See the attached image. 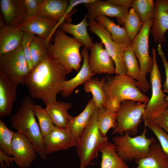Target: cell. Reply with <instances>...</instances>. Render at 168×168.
I'll list each match as a JSON object with an SVG mask.
<instances>
[{
    "label": "cell",
    "instance_id": "obj_1",
    "mask_svg": "<svg viewBox=\"0 0 168 168\" xmlns=\"http://www.w3.org/2000/svg\"><path fill=\"white\" fill-rule=\"evenodd\" d=\"M69 71L49 54L29 73L26 85L31 97L45 105L56 102Z\"/></svg>",
    "mask_w": 168,
    "mask_h": 168
},
{
    "label": "cell",
    "instance_id": "obj_2",
    "mask_svg": "<svg viewBox=\"0 0 168 168\" xmlns=\"http://www.w3.org/2000/svg\"><path fill=\"white\" fill-rule=\"evenodd\" d=\"M30 96H26L16 113L12 117L13 127L26 136L34 146L37 153L43 160L47 155L39 124L35 113L34 101Z\"/></svg>",
    "mask_w": 168,
    "mask_h": 168
},
{
    "label": "cell",
    "instance_id": "obj_3",
    "mask_svg": "<svg viewBox=\"0 0 168 168\" xmlns=\"http://www.w3.org/2000/svg\"><path fill=\"white\" fill-rule=\"evenodd\" d=\"M53 35V43L50 42L47 47L48 54L70 73L73 70L78 72L82 60L80 49L82 44L60 28L55 30Z\"/></svg>",
    "mask_w": 168,
    "mask_h": 168
},
{
    "label": "cell",
    "instance_id": "obj_4",
    "mask_svg": "<svg viewBox=\"0 0 168 168\" xmlns=\"http://www.w3.org/2000/svg\"><path fill=\"white\" fill-rule=\"evenodd\" d=\"M98 108H96L89 123L80 136L76 145L80 160L79 168H86L97 158L103 146L108 141L106 135L100 131L97 125Z\"/></svg>",
    "mask_w": 168,
    "mask_h": 168
},
{
    "label": "cell",
    "instance_id": "obj_5",
    "mask_svg": "<svg viewBox=\"0 0 168 168\" xmlns=\"http://www.w3.org/2000/svg\"><path fill=\"white\" fill-rule=\"evenodd\" d=\"M153 21L152 18L144 23L140 31L132 41L131 46L138 59L140 69V77L137 81V86L142 91H148L151 86L147 79V74L151 72L153 65L154 59L149 52V36Z\"/></svg>",
    "mask_w": 168,
    "mask_h": 168
},
{
    "label": "cell",
    "instance_id": "obj_6",
    "mask_svg": "<svg viewBox=\"0 0 168 168\" xmlns=\"http://www.w3.org/2000/svg\"><path fill=\"white\" fill-rule=\"evenodd\" d=\"M104 90L107 98L114 99L120 103L126 100L147 103L149 99L137 86V81L127 75L108 76Z\"/></svg>",
    "mask_w": 168,
    "mask_h": 168
},
{
    "label": "cell",
    "instance_id": "obj_7",
    "mask_svg": "<svg viewBox=\"0 0 168 168\" xmlns=\"http://www.w3.org/2000/svg\"><path fill=\"white\" fill-rule=\"evenodd\" d=\"M145 128L142 133L132 136L128 132L123 135L116 136L112 138L116 151L119 156L125 161H136L147 156L151 144L156 141L153 137L148 138Z\"/></svg>",
    "mask_w": 168,
    "mask_h": 168
},
{
    "label": "cell",
    "instance_id": "obj_8",
    "mask_svg": "<svg viewBox=\"0 0 168 168\" xmlns=\"http://www.w3.org/2000/svg\"><path fill=\"white\" fill-rule=\"evenodd\" d=\"M147 104L131 100L122 101L116 113L117 126L112 134L123 135L128 132L132 136H137Z\"/></svg>",
    "mask_w": 168,
    "mask_h": 168
},
{
    "label": "cell",
    "instance_id": "obj_9",
    "mask_svg": "<svg viewBox=\"0 0 168 168\" xmlns=\"http://www.w3.org/2000/svg\"><path fill=\"white\" fill-rule=\"evenodd\" d=\"M154 64L150 72V81L152 88V96L147 105L142 120L154 119L168 108V101L162 90L161 75L158 67L155 48L152 49Z\"/></svg>",
    "mask_w": 168,
    "mask_h": 168
},
{
    "label": "cell",
    "instance_id": "obj_10",
    "mask_svg": "<svg viewBox=\"0 0 168 168\" xmlns=\"http://www.w3.org/2000/svg\"><path fill=\"white\" fill-rule=\"evenodd\" d=\"M0 70L18 84L26 85L30 71L21 44L15 49L0 55Z\"/></svg>",
    "mask_w": 168,
    "mask_h": 168
},
{
    "label": "cell",
    "instance_id": "obj_11",
    "mask_svg": "<svg viewBox=\"0 0 168 168\" xmlns=\"http://www.w3.org/2000/svg\"><path fill=\"white\" fill-rule=\"evenodd\" d=\"M88 21L89 30L99 38L101 42L113 60L115 67L116 75H126V69L123 60V54L128 46L115 42L111 38L108 30L96 20Z\"/></svg>",
    "mask_w": 168,
    "mask_h": 168
},
{
    "label": "cell",
    "instance_id": "obj_12",
    "mask_svg": "<svg viewBox=\"0 0 168 168\" xmlns=\"http://www.w3.org/2000/svg\"><path fill=\"white\" fill-rule=\"evenodd\" d=\"M12 148L14 162L20 168L29 167L37 157V153L32 143L19 132L14 133Z\"/></svg>",
    "mask_w": 168,
    "mask_h": 168
},
{
    "label": "cell",
    "instance_id": "obj_13",
    "mask_svg": "<svg viewBox=\"0 0 168 168\" xmlns=\"http://www.w3.org/2000/svg\"><path fill=\"white\" fill-rule=\"evenodd\" d=\"M58 22L47 16L38 14L27 18L19 27L24 32L36 35L45 41L47 47Z\"/></svg>",
    "mask_w": 168,
    "mask_h": 168
},
{
    "label": "cell",
    "instance_id": "obj_14",
    "mask_svg": "<svg viewBox=\"0 0 168 168\" xmlns=\"http://www.w3.org/2000/svg\"><path fill=\"white\" fill-rule=\"evenodd\" d=\"M103 46L101 42H96L90 48L88 58L90 68L95 74H116L114 62Z\"/></svg>",
    "mask_w": 168,
    "mask_h": 168
},
{
    "label": "cell",
    "instance_id": "obj_15",
    "mask_svg": "<svg viewBox=\"0 0 168 168\" xmlns=\"http://www.w3.org/2000/svg\"><path fill=\"white\" fill-rule=\"evenodd\" d=\"M47 154L76 147L77 142L68 128L55 127L43 137Z\"/></svg>",
    "mask_w": 168,
    "mask_h": 168
},
{
    "label": "cell",
    "instance_id": "obj_16",
    "mask_svg": "<svg viewBox=\"0 0 168 168\" xmlns=\"http://www.w3.org/2000/svg\"><path fill=\"white\" fill-rule=\"evenodd\" d=\"M87 9L88 20H96L100 16L116 17L118 21L124 24L129 11V8L113 5L107 0H96L90 3L84 4Z\"/></svg>",
    "mask_w": 168,
    "mask_h": 168
},
{
    "label": "cell",
    "instance_id": "obj_17",
    "mask_svg": "<svg viewBox=\"0 0 168 168\" xmlns=\"http://www.w3.org/2000/svg\"><path fill=\"white\" fill-rule=\"evenodd\" d=\"M153 21L150 32L154 40L158 44L164 43L168 30V0L154 1Z\"/></svg>",
    "mask_w": 168,
    "mask_h": 168
},
{
    "label": "cell",
    "instance_id": "obj_18",
    "mask_svg": "<svg viewBox=\"0 0 168 168\" xmlns=\"http://www.w3.org/2000/svg\"><path fill=\"white\" fill-rule=\"evenodd\" d=\"M19 84L0 70V117L11 114Z\"/></svg>",
    "mask_w": 168,
    "mask_h": 168
},
{
    "label": "cell",
    "instance_id": "obj_19",
    "mask_svg": "<svg viewBox=\"0 0 168 168\" xmlns=\"http://www.w3.org/2000/svg\"><path fill=\"white\" fill-rule=\"evenodd\" d=\"M0 6L6 25L19 27L27 19L23 0H0Z\"/></svg>",
    "mask_w": 168,
    "mask_h": 168
},
{
    "label": "cell",
    "instance_id": "obj_20",
    "mask_svg": "<svg viewBox=\"0 0 168 168\" xmlns=\"http://www.w3.org/2000/svg\"><path fill=\"white\" fill-rule=\"evenodd\" d=\"M81 54L83 59L82 67L75 77L63 82L61 94L63 97L69 96L75 88L92 78L95 75L91 70L88 64V49L84 46Z\"/></svg>",
    "mask_w": 168,
    "mask_h": 168
},
{
    "label": "cell",
    "instance_id": "obj_21",
    "mask_svg": "<svg viewBox=\"0 0 168 168\" xmlns=\"http://www.w3.org/2000/svg\"><path fill=\"white\" fill-rule=\"evenodd\" d=\"M0 55L17 48L21 44L24 32L19 27L0 24Z\"/></svg>",
    "mask_w": 168,
    "mask_h": 168
},
{
    "label": "cell",
    "instance_id": "obj_22",
    "mask_svg": "<svg viewBox=\"0 0 168 168\" xmlns=\"http://www.w3.org/2000/svg\"><path fill=\"white\" fill-rule=\"evenodd\" d=\"M135 161L136 168H168V156L156 141L151 144L147 156Z\"/></svg>",
    "mask_w": 168,
    "mask_h": 168
},
{
    "label": "cell",
    "instance_id": "obj_23",
    "mask_svg": "<svg viewBox=\"0 0 168 168\" xmlns=\"http://www.w3.org/2000/svg\"><path fill=\"white\" fill-rule=\"evenodd\" d=\"M92 99L89 100L84 110L78 115L72 116L68 125L76 142L88 125L96 108Z\"/></svg>",
    "mask_w": 168,
    "mask_h": 168
},
{
    "label": "cell",
    "instance_id": "obj_24",
    "mask_svg": "<svg viewBox=\"0 0 168 168\" xmlns=\"http://www.w3.org/2000/svg\"><path fill=\"white\" fill-rule=\"evenodd\" d=\"M45 105V108L55 125L68 128V122L72 116L68 113L72 106L71 103L57 101Z\"/></svg>",
    "mask_w": 168,
    "mask_h": 168
},
{
    "label": "cell",
    "instance_id": "obj_25",
    "mask_svg": "<svg viewBox=\"0 0 168 168\" xmlns=\"http://www.w3.org/2000/svg\"><path fill=\"white\" fill-rule=\"evenodd\" d=\"M87 19L86 15L77 24H73L69 22L62 23L60 25V29L65 33L72 35L84 46L90 49L93 43L87 31V27L88 26Z\"/></svg>",
    "mask_w": 168,
    "mask_h": 168
},
{
    "label": "cell",
    "instance_id": "obj_26",
    "mask_svg": "<svg viewBox=\"0 0 168 168\" xmlns=\"http://www.w3.org/2000/svg\"><path fill=\"white\" fill-rule=\"evenodd\" d=\"M100 168H129L128 166L118 155L114 144L109 141L101 148Z\"/></svg>",
    "mask_w": 168,
    "mask_h": 168
},
{
    "label": "cell",
    "instance_id": "obj_27",
    "mask_svg": "<svg viewBox=\"0 0 168 168\" xmlns=\"http://www.w3.org/2000/svg\"><path fill=\"white\" fill-rule=\"evenodd\" d=\"M68 1L66 0H43L38 14L51 17L59 22L65 18Z\"/></svg>",
    "mask_w": 168,
    "mask_h": 168
},
{
    "label": "cell",
    "instance_id": "obj_28",
    "mask_svg": "<svg viewBox=\"0 0 168 168\" xmlns=\"http://www.w3.org/2000/svg\"><path fill=\"white\" fill-rule=\"evenodd\" d=\"M106 78L102 77L92 78L84 83V89L87 93H91L92 99L96 107L99 109L103 108L107 99V96L104 90Z\"/></svg>",
    "mask_w": 168,
    "mask_h": 168
},
{
    "label": "cell",
    "instance_id": "obj_29",
    "mask_svg": "<svg viewBox=\"0 0 168 168\" xmlns=\"http://www.w3.org/2000/svg\"><path fill=\"white\" fill-rule=\"evenodd\" d=\"M96 20L100 23L108 30L113 40L116 43L131 45L132 40L128 37L125 28L116 24L114 21L106 16H100Z\"/></svg>",
    "mask_w": 168,
    "mask_h": 168
},
{
    "label": "cell",
    "instance_id": "obj_30",
    "mask_svg": "<svg viewBox=\"0 0 168 168\" xmlns=\"http://www.w3.org/2000/svg\"><path fill=\"white\" fill-rule=\"evenodd\" d=\"M117 112L104 108L98 109L97 127L104 135L110 128L115 129L117 126Z\"/></svg>",
    "mask_w": 168,
    "mask_h": 168
},
{
    "label": "cell",
    "instance_id": "obj_31",
    "mask_svg": "<svg viewBox=\"0 0 168 168\" xmlns=\"http://www.w3.org/2000/svg\"><path fill=\"white\" fill-rule=\"evenodd\" d=\"M123 59L126 69V74L139 81L140 77V68L131 46H127L124 50Z\"/></svg>",
    "mask_w": 168,
    "mask_h": 168
},
{
    "label": "cell",
    "instance_id": "obj_32",
    "mask_svg": "<svg viewBox=\"0 0 168 168\" xmlns=\"http://www.w3.org/2000/svg\"><path fill=\"white\" fill-rule=\"evenodd\" d=\"M144 23L134 10L130 8L123 24L128 37L132 41L137 35Z\"/></svg>",
    "mask_w": 168,
    "mask_h": 168
},
{
    "label": "cell",
    "instance_id": "obj_33",
    "mask_svg": "<svg viewBox=\"0 0 168 168\" xmlns=\"http://www.w3.org/2000/svg\"><path fill=\"white\" fill-rule=\"evenodd\" d=\"M30 54L33 68L45 59L48 55L44 40L38 35H35L31 43Z\"/></svg>",
    "mask_w": 168,
    "mask_h": 168
},
{
    "label": "cell",
    "instance_id": "obj_34",
    "mask_svg": "<svg viewBox=\"0 0 168 168\" xmlns=\"http://www.w3.org/2000/svg\"><path fill=\"white\" fill-rule=\"evenodd\" d=\"M155 7L153 0H133L131 6L144 23L153 17Z\"/></svg>",
    "mask_w": 168,
    "mask_h": 168
},
{
    "label": "cell",
    "instance_id": "obj_35",
    "mask_svg": "<svg viewBox=\"0 0 168 168\" xmlns=\"http://www.w3.org/2000/svg\"><path fill=\"white\" fill-rule=\"evenodd\" d=\"M35 113L39 122V125L43 137L55 127L45 108L39 105H35Z\"/></svg>",
    "mask_w": 168,
    "mask_h": 168
},
{
    "label": "cell",
    "instance_id": "obj_36",
    "mask_svg": "<svg viewBox=\"0 0 168 168\" xmlns=\"http://www.w3.org/2000/svg\"><path fill=\"white\" fill-rule=\"evenodd\" d=\"M144 126L149 128L159 141L163 152L168 156V133L161 127L154 119L144 120Z\"/></svg>",
    "mask_w": 168,
    "mask_h": 168
},
{
    "label": "cell",
    "instance_id": "obj_37",
    "mask_svg": "<svg viewBox=\"0 0 168 168\" xmlns=\"http://www.w3.org/2000/svg\"><path fill=\"white\" fill-rule=\"evenodd\" d=\"M14 133L0 120V150L9 156H13L12 142Z\"/></svg>",
    "mask_w": 168,
    "mask_h": 168
},
{
    "label": "cell",
    "instance_id": "obj_38",
    "mask_svg": "<svg viewBox=\"0 0 168 168\" xmlns=\"http://www.w3.org/2000/svg\"><path fill=\"white\" fill-rule=\"evenodd\" d=\"M35 36L32 33L24 32L21 42L22 49L30 71L33 68L30 54L31 44Z\"/></svg>",
    "mask_w": 168,
    "mask_h": 168
},
{
    "label": "cell",
    "instance_id": "obj_39",
    "mask_svg": "<svg viewBox=\"0 0 168 168\" xmlns=\"http://www.w3.org/2000/svg\"><path fill=\"white\" fill-rule=\"evenodd\" d=\"M23 1L27 19L35 16L39 14L43 0Z\"/></svg>",
    "mask_w": 168,
    "mask_h": 168
},
{
    "label": "cell",
    "instance_id": "obj_40",
    "mask_svg": "<svg viewBox=\"0 0 168 168\" xmlns=\"http://www.w3.org/2000/svg\"><path fill=\"white\" fill-rule=\"evenodd\" d=\"M157 51L162 61L165 72L166 80L163 86L164 89L163 91V92L168 93V62L162 50L161 44H158Z\"/></svg>",
    "mask_w": 168,
    "mask_h": 168
},
{
    "label": "cell",
    "instance_id": "obj_41",
    "mask_svg": "<svg viewBox=\"0 0 168 168\" xmlns=\"http://www.w3.org/2000/svg\"><path fill=\"white\" fill-rule=\"evenodd\" d=\"M154 119L161 127L168 133V108Z\"/></svg>",
    "mask_w": 168,
    "mask_h": 168
},
{
    "label": "cell",
    "instance_id": "obj_42",
    "mask_svg": "<svg viewBox=\"0 0 168 168\" xmlns=\"http://www.w3.org/2000/svg\"><path fill=\"white\" fill-rule=\"evenodd\" d=\"M121 104L115 99L107 98L104 108L117 112L119 109Z\"/></svg>",
    "mask_w": 168,
    "mask_h": 168
},
{
    "label": "cell",
    "instance_id": "obj_43",
    "mask_svg": "<svg viewBox=\"0 0 168 168\" xmlns=\"http://www.w3.org/2000/svg\"><path fill=\"white\" fill-rule=\"evenodd\" d=\"M14 159L13 157H11L0 150V165L1 168H4L5 164L9 167H10V163H13Z\"/></svg>",
    "mask_w": 168,
    "mask_h": 168
},
{
    "label": "cell",
    "instance_id": "obj_44",
    "mask_svg": "<svg viewBox=\"0 0 168 168\" xmlns=\"http://www.w3.org/2000/svg\"><path fill=\"white\" fill-rule=\"evenodd\" d=\"M111 3L117 6L129 8L131 7L133 0H107Z\"/></svg>",
    "mask_w": 168,
    "mask_h": 168
},
{
    "label": "cell",
    "instance_id": "obj_45",
    "mask_svg": "<svg viewBox=\"0 0 168 168\" xmlns=\"http://www.w3.org/2000/svg\"><path fill=\"white\" fill-rule=\"evenodd\" d=\"M165 100L166 101H168V95L166 96V97H165Z\"/></svg>",
    "mask_w": 168,
    "mask_h": 168
},
{
    "label": "cell",
    "instance_id": "obj_46",
    "mask_svg": "<svg viewBox=\"0 0 168 168\" xmlns=\"http://www.w3.org/2000/svg\"><path fill=\"white\" fill-rule=\"evenodd\" d=\"M8 167L7 165H5V167L4 168H8Z\"/></svg>",
    "mask_w": 168,
    "mask_h": 168
},
{
    "label": "cell",
    "instance_id": "obj_47",
    "mask_svg": "<svg viewBox=\"0 0 168 168\" xmlns=\"http://www.w3.org/2000/svg\"></svg>",
    "mask_w": 168,
    "mask_h": 168
}]
</instances>
